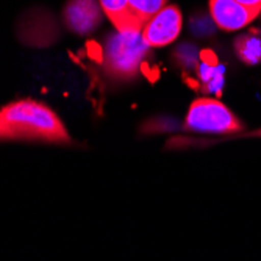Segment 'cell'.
Returning <instances> with one entry per match:
<instances>
[{"mask_svg":"<svg viewBox=\"0 0 261 261\" xmlns=\"http://www.w3.org/2000/svg\"><path fill=\"white\" fill-rule=\"evenodd\" d=\"M185 127L205 133H234L241 132L243 124L224 103L216 99H196L185 119Z\"/></svg>","mask_w":261,"mask_h":261,"instance_id":"cell-3","label":"cell"},{"mask_svg":"<svg viewBox=\"0 0 261 261\" xmlns=\"http://www.w3.org/2000/svg\"><path fill=\"white\" fill-rule=\"evenodd\" d=\"M0 141L70 144V136L52 108L32 99H22L0 108Z\"/></svg>","mask_w":261,"mask_h":261,"instance_id":"cell-1","label":"cell"},{"mask_svg":"<svg viewBox=\"0 0 261 261\" xmlns=\"http://www.w3.org/2000/svg\"><path fill=\"white\" fill-rule=\"evenodd\" d=\"M149 52V44L141 32H127L108 36L103 50L105 72L116 80H130L138 72Z\"/></svg>","mask_w":261,"mask_h":261,"instance_id":"cell-2","label":"cell"},{"mask_svg":"<svg viewBox=\"0 0 261 261\" xmlns=\"http://www.w3.org/2000/svg\"><path fill=\"white\" fill-rule=\"evenodd\" d=\"M102 11L96 0H69L63 11V19L70 32L88 35L102 22Z\"/></svg>","mask_w":261,"mask_h":261,"instance_id":"cell-6","label":"cell"},{"mask_svg":"<svg viewBox=\"0 0 261 261\" xmlns=\"http://www.w3.org/2000/svg\"><path fill=\"white\" fill-rule=\"evenodd\" d=\"M183 25V16L178 7L166 5L142 29L141 35L149 47H164L174 42Z\"/></svg>","mask_w":261,"mask_h":261,"instance_id":"cell-4","label":"cell"},{"mask_svg":"<svg viewBox=\"0 0 261 261\" xmlns=\"http://www.w3.org/2000/svg\"><path fill=\"white\" fill-rule=\"evenodd\" d=\"M259 13V8L246 7L236 0H210V14L216 25L225 32L247 27Z\"/></svg>","mask_w":261,"mask_h":261,"instance_id":"cell-5","label":"cell"},{"mask_svg":"<svg viewBox=\"0 0 261 261\" xmlns=\"http://www.w3.org/2000/svg\"><path fill=\"white\" fill-rule=\"evenodd\" d=\"M99 4L117 32H142V23L133 14L128 0H99Z\"/></svg>","mask_w":261,"mask_h":261,"instance_id":"cell-7","label":"cell"},{"mask_svg":"<svg viewBox=\"0 0 261 261\" xmlns=\"http://www.w3.org/2000/svg\"><path fill=\"white\" fill-rule=\"evenodd\" d=\"M224 72H225V67H224V66H219L216 75L213 77L208 83H203V85H202L203 92H206V94L215 92L216 96H221L222 86H224Z\"/></svg>","mask_w":261,"mask_h":261,"instance_id":"cell-10","label":"cell"},{"mask_svg":"<svg viewBox=\"0 0 261 261\" xmlns=\"http://www.w3.org/2000/svg\"><path fill=\"white\" fill-rule=\"evenodd\" d=\"M128 4L136 19L144 27L161 8L166 7L168 0H128Z\"/></svg>","mask_w":261,"mask_h":261,"instance_id":"cell-9","label":"cell"},{"mask_svg":"<svg viewBox=\"0 0 261 261\" xmlns=\"http://www.w3.org/2000/svg\"><path fill=\"white\" fill-rule=\"evenodd\" d=\"M234 52L246 64H256L261 61V38L256 33L241 35L234 39Z\"/></svg>","mask_w":261,"mask_h":261,"instance_id":"cell-8","label":"cell"},{"mask_svg":"<svg viewBox=\"0 0 261 261\" xmlns=\"http://www.w3.org/2000/svg\"><path fill=\"white\" fill-rule=\"evenodd\" d=\"M252 136H261V128L259 130H256V132H253V133H250Z\"/></svg>","mask_w":261,"mask_h":261,"instance_id":"cell-13","label":"cell"},{"mask_svg":"<svg viewBox=\"0 0 261 261\" xmlns=\"http://www.w3.org/2000/svg\"><path fill=\"white\" fill-rule=\"evenodd\" d=\"M236 2H240V4L250 7V8H259L261 10V0H236Z\"/></svg>","mask_w":261,"mask_h":261,"instance_id":"cell-12","label":"cell"},{"mask_svg":"<svg viewBox=\"0 0 261 261\" xmlns=\"http://www.w3.org/2000/svg\"><path fill=\"white\" fill-rule=\"evenodd\" d=\"M200 58H202V63H206L210 66H218V57L215 55V52L211 50H203L200 54Z\"/></svg>","mask_w":261,"mask_h":261,"instance_id":"cell-11","label":"cell"}]
</instances>
